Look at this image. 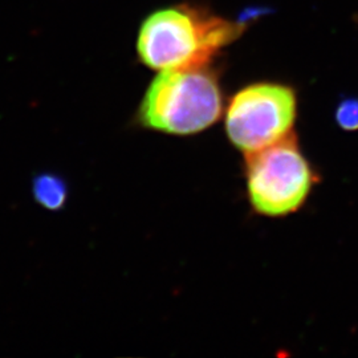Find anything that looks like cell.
<instances>
[{
    "instance_id": "cell-1",
    "label": "cell",
    "mask_w": 358,
    "mask_h": 358,
    "mask_svg": "<svg viewBox=\"0 0 358 358\" xmlns=\"http://www.w3.org/2000/svg\"><path fill=\"white\" fill-rule=\"evenodd\" d=\"M241 28L190 7L165 8L143 22L138 56L143 64L159 72L202 66L236 38Z\"/></svg>"
},
{
    "instance_id": "cell-2",
    "label": "cell",
    "mask_w": 358,
    "mask_h": 358,
    "mask_svg": "<svg viewBox=\"0 0 358 358\" xmlns=\"http://www.w3.org/2000/svg\"><path fill=\"white\" fill-rule=\"evenodd\" d=\"M222 93L217 76L202 66L161 71L140 108L148 128L190 136L214 125L222 115Z\"/></svg>"
},
{
    "instance_id": "cell-3",
    "label": "cell",
    "mask_w": 358,
    "mask_h": 358,
    "mask_svg": "<svg viewBox=\"0 0 358 358\" xmlns=\"http://www.w3.org/2000/svg\"><path fill=\"white\" fill-rule=\"evenodd\" d=\"M245 157L248 199L257 214L287 217L307 202L316 177L294 136Z\"/></svg>"
},
{
    "instance_id": "cell-6",
    "label": "cell",
    "mask_w": 358,
    "mask_h": 358,
    "mask_svg": "<svg viewBox=\"0 0 358 358\" xmlns=\"http://www.w3.org/2000/svg\"><path fill=\"white\" fill-rule=\"evenodd\" d=\"M337 125L346 131L358 130V99H348L336 110Z\"/></svg>"
},
{
    "instance_id": "cell-4",
    "label": "cell",
    "mask_w": 358,
    "mask_h": 358,
    "mask_svg": "<svg viewBox=\"0 0 358 358\" xmlns=\"http://www.w3.org/2000/svg\"><path fill=\"white\" fill-rule=\"evenodd\" d=\"M297 99L292 88L257 83L239 90L226 112V133L244 155L256 153L292 137Z\"/></svg>"
},
{
    "instance_id": "cell-5",
    "label": "cell",
    "mask_w": 358,
    "mask_h": 358,
    "mask_svg": "<svg viewBox=\"0 0 358 358\" xmlns=\"http://www.w3.org/2000/svg\"><path fill=\"white\" fill-rule=\"evenodd\" d=\"M34 196L40 206L47 210L63 208L68 198V187L64 179L55 174H41L34 180Z\"/></svg>"
}]
</instances>
